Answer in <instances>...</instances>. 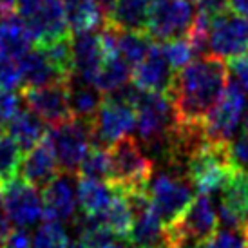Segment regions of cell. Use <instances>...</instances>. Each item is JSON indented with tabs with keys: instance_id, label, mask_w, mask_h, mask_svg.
<instances>
[{
	"instance_id": "1",
	"label": "cell",
	"mask_w": 248,
	"mask_h": 248,
	"mask_svg": "<svg viewBox=\"0 0 248 248\" xmlns=\"http://www.w3.org/2000/svg\"><path fill=\"white\" fill-rule=\"evenodd\" d=\"M228 83V65L221 56L207 53L192 58L174 71L167 98L172 105L174 120L190 124L205 122Z\"/></svg>"
},
{
	"instance_id": "2",
	"label": "cell",
	"mask_w": 248,
	"mask_h": 248,
	"mask_svg": "<svg viewBox=\"0 0 248 248\" xmlns=\"http://www.w3.org/2000/svg\"><path fill=\"white\" fill-rule=\"evenodd\" d=\"M136 109V129L143 141V149L151 154L152 161L159 159L163 163L167 154V140L174 125L172 105L165 93L156 91H140L134 104Z\"/></svg>"
},
{
	"instance_id": "3",
	"label": "cell",
	"mask_w": 248,
	"mask_h": 248,
	"mask_svg": "<svg viewBox=\"0 0 248 248\" xmlns=\"http://www.w3.org/2000/svg\"><path fill=\"white\" fill-rule=\"evenodd\" d=\"M234 170L230 143L212 141L208 138L188 156L185 163V174L190 178L194 188L208 196L221 192Z\"/></svg>"
},
{
	"instance_id": "4",
	"label": "cell",
	"mask_w": 248,
	"mask_h": 248,
	"mask_svg": "<svg viewBox=\"0 0 248 248\" xmlns=\"http://www.w3.org/2000/svg\"><path fill=\"white\" fill-rule=\"evenodd\" d=\"M110 176L107 183L124 192L147 188L154 174V161L147 156L140 141L132 136H124L109 147Z\"/></svg>"
},
{
	"instance_id": "5",
	"label": "cell",
	"mask_w": 248,
	"mask_h": 248,
	"mask_svg": "<svg viewBox=\"0 0 248 248\" xmlns=\"http://www.w3.org/2000/svg\"><path fill=\"white\" fill-rule=\"evenodd\" d=\"M147 188L151 194L152 207L163 225L178 221L194 200V185L190 178L170 169L152 174Z\"/></svg>"
},
{
	"instance_id": "6",
	"label": "cell",
	"mask_w": 248,
	"mask_h": 248,
	"mask_svg": "<svg viewBox=\"0 0 248 248\" xmlns=\"http://www.w3.org/2000/svg\"><path fill=\"white\" fill-rule=\"evenodd\" d=\"M136 127V109L114 94H104V100L89 122L91 145L107 147L131 134Z\"/></svg>"
},
{
	"instance_id": "7",
	"label": "cell",
	"mask_w": 248,
	"mask_h": 248,
	"mask_svg": "<svg viewBox=\"0 0 248 248\" xmlns=\"http://www.w3.org/2000/svg\"><path fill=\"white\" fill-rule=\"evenodd\" d=\"M16 13L24 20L35 44L71 35L62 0H18Z\"/></svg>"
},
{
	"instance_id": "8",
	"label": "cell",
	"mask_w": 248,
	"mask_h": 248,
	"mask_svg": "<svg viewBox=\"0 0 248 248\" xmlns=\"http://www.w3.org/2000/svg\"><path fill=\"white\" fill-rule=\"evenodd\" d=\"M247 94L237 82H228L217 104L205 118V132L212 141L230 143L247 112Z\"/></svg>"
},
{
	"instance_id": "9",
	"label": "cell",
	"mask_w": 248,
	"mask_h": 248,
	"mask_svg": "<svg viewBox=\"0 0 248 248\" xmlns=\"http://www.w3.org/2000/svg\"><path fill=\"white\" fill-rule=\"evenodd\" d=\"M47 138L53 145L60 170L76 176L78 167L91 147L89 124L73 118L65 124L51 127L47 131Z\"/></svg>"
},
{
	"instance_id": "10",
	"label": "cell",
	"mask_w": 248,
	"mask_h": 248,
	"mask_svg": "<svg viewBox=\"0 0 248 248\" xmlns=\"http://www.w3.org/2000/svg\"><path fill=\"white\" fill-rule=\"evenodd\" d=\"M196 16V4L188 0H158L149 16L147 33L154 42H169L186 36Z\"/></svg>"
},
{
	"instance_id": "11",
	"label": "cell",
	"mask_w": 248,
	"mask_h": 248,
	"mask_svg": "<svg viewBox=\"0 0 248 248\" xmlns=\"http://www.w3.org/2000/svg\"><path fill=\"white\" fill-rule=\"evenodd\" d=\"M69 82L49 83L44 87H18V91L22 102L49 127H55L75 118L69 102Z\"/></svg>"
},
{
	"instance_id": "12",
	"label": "cell",
	"mask_w": 248,
	"mask_h": 248,
	"mask_svg": "<svg viewBox=\"0 0 248 248\" xmlns=\"http://www.w3.org/2000/svg\"><path fill=\"white\" fill-rule=\"evenodd\" d=\"M4 210L11 225L18 228H29L44 217V205L36 188L24 181L20 176H15L11 181L0 188Z\"/></svg>"
},
{
	"instance_id": "13",
	"label": "cell",
	"mask_w": 248,
	"mask_h": 248,
	"mask_svg": "<svg viewBox=\"0 0 248 248\" xmlns=\"http://www.w3.org/2000/svg\"><path fill=\"white\" fill-rule=\"evenodd\" d=\"M210 53L221 58H232L248 49V18L235 15L234 11H223L210 22L208 35Z\"/></svg>"
},
{
	"instance_id": "14",
	"label": "cell",
	"mask_w": 248,
	"mask_h": 248,
	"mask_svg": "<svg viewBox=\"0 0 248 248\" xmlns=\"http://www.w3.org/2000/svg\"><path fill=\"white\" fill-rule=\"evenodd\" d=\"M18 172H20V178L24 181H28L29 185L35 186L36 190L46 188L58 174L62 172L47 134L33 149L24 152Z\"/></svg>"
},
{
	"instance_id": "15",
	"label": "cell",
	"mask_w": 248,
	"mask_h": 248,
	"mask_svg": "<svg viewBox=\"0 0 248 248\" xmlns=\"http://www.w3.org/2000/svg\"><path fill=\"white\" fill-rule=\"evenodd\" d=\"M105 46L100 29H89L73 35V76L93 82L104 62Z\"/></svg>"
},
{
	"instance_id": "16",
	"label": "cell",
	"mask_w": 248,
	"mask_h": 248,
	"mask_svg": "<svg viewBox=\"0 0 248 248\" xmlns=\"http://www.w3.org/2000/svg\"><path fill=\"white\" fill-rule=\"evenodd\" d=\"M248 214V172L235 169L227 185L221 188L219 225L239 230L243 217Z\"/></svg>"
},
{
	"instance_id": "17",
	"label": "cell",
	"mask_w": 248,
	"mask_h": 248,
	"mask_svg": "<svg viewBox=\"0 0 248 248\" xmlns=\"http://www.w3.org/2000/svg\"><path fill=\"white\" fill-rule=\"evenodd\" d=\"M44 217L49 221H67L76 214V190L73 174L60 172L46 188H42Z\"/></svg>"
},
{
	"instance_id": "18",
	"label": "cell",
	"mask_w": 248,
	"mask_h": 248,
	"mask_svg": "<svg viewBox=\"0 0 248 248\" xmlns=\"http://www.w3.org/2000/svg\"><path fill=\"white\" fill-rule=\"evenodd\" d=\"M18 69H20V87H44L49 83L69 82L73 78L63 75L49 60L38 44H35L22 58H18Z\"/></svg>"
},
{
	"instance_id": "19",
	"label": "cell",
	"mask_w": 248,
	"mask_h": 248,
	"mask_svg": "<svg viewBox=\"0 0 248 248\" xmlns=\"http://www.w3.org/2000/svg\"><path fill=\"white\" fill-rule=\"evenodd\" d=\"M174 69L169 63L161 46L152 44L149 55L132 69V82L140 89L156 91V93H167L169 85L172 82Z\"/></svg>"
},
{
	"instance_id": "20",
	"label": "cell",
	"mask_w": 248,
	"mask_h": 248,
	"mask_svg": "<svg viewBox=\"0 0 248 248\" xmlns=\"http://www.w3.org/2000/svg\"><path fill=\"white\" fill-rule=\"evenodd\" d=\"M4 127H6L7 134L20 145V149L24 152L33 149L47 134L46 122L36 112H33V110L29 109V107L28 109L18 110Z\"/></svg>"
},
{
	"instance_id": "21",
	"label": "cell",
	"mask_w": 248,
	"mask_h": 248,
	"mask_svg": "<svg viewBox=\"0 0 248 248\" xmlns=\"http://www.w3.org/2000/svg\"><path fill=\"white\" fill-rule=\"evenodd\" d=\"M33 47V38L18 15L0 16V55L18 60Z\"/></svg>"
},
{
	"instance_id": "22",
	"label": "cell",
	"mask_w": 248,
	"mask_h": 248,
	"mask_svg": "<svg viewBox=\"0 0 248 248\" xmlns=\"http://www.w3.org/2000/svg\"><path fill=\"white\" fill-rule=\"evenodd\" d=\"M152 6L154 0H116L112 11L105 16V20L122 29L147 31Z\"/></svg>"
},
{
	"instance_id": "23",
	"label": "cell",
	"mask_w": 248,
	"mask_h": 248,
	"mask_svg": "<svg viewBox=\"0 0 248 248\" xmlns=\"http://www.w3.org/2000/svg\"><path fill=\"white\" fill-rule=\"evenodd\" d=\"M63 15L71 33L100 29L105 22V13L96 0H62Z\"/></svg>"
},
{
	"instance_id": "24",
	"label": "cell",
	"mask_w": 248,
	"mask_h": 248,
	"mask_svg": "<svg viewBox=\"0 0 248 248\" xmlns=\"http://www.w3.org/2000/svg\"><path fill=\"white\" fill-rule=\"evenodd\" d=\"M112 29L114 35V47H116L118 55H122L125 58V62L131 65L132 69L138 65L145 56L151 51L152 40L147 31H131V29H122L116 28L114 24H110L109 20H105Z\"/></svg>"
},
{
	"instance_id": "25",
	"label": "cell",
	"mask_w": 248,
	"mask_h": 248,
	"mask_svg": "<svg viewBox=\"0 0 248 248\" xmlns=\"http://www.w3.org/2000/svg\"><path fill=\"white\" fill-rule=\"evenodd\" d=\"M112 186L107 181L76 178V201L83 214L102 216L112 200Z\"/></svg>"
},
{
	"instance_id": "26",
	"label": "cell",
	"mask_w": 248,
	"mask_h": 248,
	"mask_svg": "<svg viewBox=\"0 0 248 248\" xmlns=\"http://www.w3.org/2000/svg\"><path fill=\"white\" fill-rule=\"evenodd\" d=\"M104 100V93L98 89L93 82H85L73 76L69 82V102L73 114L78 120H83L89 124L94 116L100 104Z\"/></svg>"
},
{
	"instance_id": "27",
	"label": "cell",
	"mask_w": 248,
	"mask_h": 248,
	"mask_svg": "<svg viewBox=\"0 0 248 248\" xmlns=\"http://www.w3.org/2000/svg\"><path fill=\"white\" fill-rule=\"evenodd\" d=\"M131 65L125 62L124 56L118 55V53H107L93 83L104 94H109V93L120 89V87H124L125 83L131 82Z\"/></svg>"
},
{
	"instance_id": "28",
	"label": "cell",
	"mask_w": 248,
	"mask_h": 248,
	"mask_svg": "<svg viewBox=\"0 0 248 248\" xmlns=\"http://www.w3.org/2000/svg\"><path fill=\"white\" fill-rule=\"evenodd\" d=\"M112 190H114L112 200H110L109 207L105 208V212L100 217L114 232L118 239H127L131 234L134 214H132V208L127 198H125V194L120 188H114V186H112Z\"/></svg>"
},
{
	"instance_id": "29",
	"label": "cell",
	"mask_w": 248,
	"mask_h": 248,
	"mask_svg": "<svg viewBox=\"0 0 248 248\" xmlns=\"http://www.w3.org/2000/svg\"><path fill=\"white\" fill-rule=\"evenodd\" d=\"M110 176V156L107 147L91 145L85 152L82 163L78 167L76 178L96 179V181H107Z\"/></svg>"
},
{
	"instance_id": "30",
	"label": "cell",
	"mask_w": 248,
	"mask_h": 248,
	"mask_svg": "<svg viewBox=\"0 0 248 248\" xmlns=\"http://www.w3.org/2000/svg\"><path fill=\"white\" fill-rule=\"evenodd\" d=\"M24 151L7 132L0 134V188L18 174Z\"/></svg>"
},
{
	"instance_id": "31",
	"label": "cell",
	"mask_w": 248,
	"mask_h": 248,
	"mask_svg": "<svg viewBox=\"0 0 248 248\" xmlns=\"http://www.w3.org/2000/svg\"><path fill=\"white\" fill-rule=\"evenodd\" d=\"M47 58L55 63L63 75L73 76V35L60 36L56 40L38 44Z\"/></svg>"
},
{
	"instance_id": "32",
	"label": "cell",
	"mask_w": 248,
	"mask_h": 248,
	"mask_svg": "<svg viewBox=\"0 0 248 248\" xmlns=\"http://www.w3.org/2000/svg\"><path fill=\"white\" fill-rule=\"evenodd\" d=\"M69 235L60 221H46L31 237V248H69Z\"/></svg>"
},
{
	"instance_id": "33",
	"label": "cell",
	"mask_w": 248,
	"mask_h": 248,
	"mask_svg": "<svg viewBox=\"0 0 248 248\" xmlns=\"http://www.w3.org/2000/svg\"><path fill=\"white\" fill-rule=\"evenodd\" d=\"M161 49H163V53H165L167 60L169 63L172 65L174 71L181 69L183 65L192 60L194 56V49L190 46V42L186 36H181V38H176V40H169V42H163V44H159Z\"/></svg>"
},
{
	"instance_id": "34",
	"label": "cell",
	"mask_w": 248,
	"mask_h": 248,
	"mask_svg": "<svg viewBox=\"0 0 248 248\" xmlns=\"http://www.w3.org/2000/svg\"><path fill=\"white\" fill-rule=\"evenodd\" d=\"M247 239L239 230L225 228V230H216L210 237L200 241L194 248H245Z\"/></svg>"
},
{
	"instance_id": "35",
	"label": "cell",
	"mask_w": 248,
	"mask_h": 248,
	"mask_svg": "<svg viewBox=\"0 0 248 248\" xmlns=\"http://www.w3.org/2000/svg\"><path fill=\"white\" fill-rule=\"evenodd\" d=\"M20 87L18 60L0 55V91H11Z\"/></svg>"
},
{
	"instance_id": "36",
	"label": "cell",
	"mask_w": 248,
	"mask_h": 248,
	"mask_svg": "<svg viewBox=\"0 0 248 248\" xmlns=\"http://www.w3.org/2000/svg\"><path fill=\"white\" fill-rule=\"evenodd\" d=\"M20 91H0V122L6 125L22 109Z\"/></svg>"
},
{
	"instance_id": "37",
	"label": "cell",
	"mask_w": 248,
	"mask_h": 248,
	"mask_svg": "<svg viewBox=\"0 0 248 248\" xmlns=\"http://www.w3.org/2000/svg\"><path fill=\"white\" fill-rule=\"evenodd\" d=\"M228 71L232 73L235 82L241 85V89L248 93V53H241L227 60Z\"/></svg>"
},
{
	"instance_id": "38",
	"label": "cell",
	"mask_w": 248,
	"mask_h": 248,
	"mask_svg": "<svg viewBox=\"0 0 248 248\" xmlns=\"http://www.w3.org/2000/svg\"><path fill=\"white\" fill-rule=\"evenodd\" d=\"M230 156L235 169L248 172V132H243L239 138L230 141Z\"/></svg>"
},
{
	"instance_id": "39",
	"label": "cell",
	"mask_w": 248,
	"mask_h": 248,
	"mask_svg": "<svg viewBox=\"0 0 248 248\" xmlns=\"http://www.w3.org/2000/svg\"><path fill=\"white\" fill-rule=\"evenodd\" d=\"M228 9V0H196V11L214 18Z\"/></svg>"
},
{
	"instance_id": "40",
	"label": "cell",
	"mask_w": 248,
	"mask_h": 248,
	"mask_svg": "<svg viewBox=\"0 0 248 248\" xmlns=\"http://www.w3.org/2000/svg\"><path fill=\"white\" fill-rule=\"evenodd\" d=\"M2 248H31V237L24 228H18V230L9 234Z\"/></svg>"
},
{
	"instance_id": "41",
	"label": "cell",
	"mask_w": 248,
	"mask_h": 248,
	"mask_svg": "<svg viewBox=\"0 0 248 248\" xmlns=\"http://www.w3.org/2000/svg\"><path fill=\"white\" fill-rule=\"evenodd\" d=\"M9 234H11V221L7 217L6 210L0 208V248L4 247V243L7 241Z\"/></svg>"
},
{
	"instance_id": "42",
	"label": "cell",
	"mask_w": 248,
	"mask_h": 248,
	"mask_svg": "<svg viewBox=\"0 0 248 248\" xmlns=\"http://www.w3.org/2000/svg\"><path fill=\"white\" fill-rule=\"evenodd\" d=\"M228 9L239 16L248 18V0H228Z\"/></svg>"
},
{
	"instance_id": "43",
	"label": "cell",
	"mask_w": 248,
	"mask_h": 248,
	"mask_svg": "<svg viewBox=\"0 0 248 248\" xmlns=\"http://www.w3.org/2000/svg\"><path fill=\"white\" fill-rule=\"evenodd\" d=\"M16 4L18 0H0V16L16 13Z\"/></svg>"
},
{
	"instance_id": "44",
	"label": "cell",
	"mask_w": 248,
	"mask_h": 248,
	"mask_svg": "<svg viewBox=\"0 0 248 248\" xmlns=\"http://www.w3.org/2000/svg\"><path fill=\"white\" fill-rule=\"evenodd\" d=\"M98 6L102 7V11L105 13V16L112 11V7H114V4H116V0H96Z\"/></svg>"
},
{
	"instance_id": "45",
	"label": "cell",
	"mask_w": 248,
	"mask_h": 248,
	"mask_svg": "<svg viewBox=\"0 0 248 248\" xmlns=\"http://www.w3.org/2000/svg\"><path fill=\"white\" fill-rule=\"evenodd\" d=\"M104 248H134V247H132V245L127 241V239H120V241L109 243V245H107V247H104Z\"/></svg>"
},
{
	"instance_id": "46",
	"label": "cell",
	"mask_w": 248,
	"mask_h": 248,
	"mask_svg": "<svg viewBox=\"0 0 248 248\" xmlns=\"http://www.w3.org/2000/svg\"><path fill=\"white\" fill-rule=\"evenodd\" d=\"M243 132H248V112L247 116L243 118Z\"/></svg>"
},
{
	"instance_id": "47",
	"label": "cell",
	"mask_w": 248,
	"mask_h": 248,
	"mask_svg": "<svg viewBox=\"0 0 248 248\" xmlns=\"http://www.w3.org/2000/svg\"><path fill=\"white\" fill-rule=\"evenodd\" d=\"M2 129H4V124H2V122H0V134H2Z\"/></svg>"
},
{
	"instance_id": "48",
	"label": "cell",
	"mask_w": 248,
	"mask_h": 248,
	"mask_svg": "<svg viewBox=\"0 0 248 248\" xmlns=\"http://www.w3.org/2000/svg\"><path fill=\"white\" fill-rule=\"evenodd\" d=\"M0 203H2V190H0Z\"/></svg>"
},
{
	"instance_id": "49",
	"label": "cell",
	"mask_w": 248,
	"mask_h": 248,
	"mask_svg": "<svg viewBox=\"0 0 248 248\" xmlns=\"http://www.w3.org/2000/svg\"><path fill=\"white\" fill-rule=\"evenodd\" d=\"M188 2H194V4H196V0H188Z\"/></svg>"
},
{
	"instance_id": "50",
	"label": "cell",
	"mask_w": 248,
	"mask_h": 248,
	"mask_svg": "<svg viewBox=\"0 0 248 248\" xmlns=\"http://www.w3.org/2000/svg\"><path fill=\"white\" fill-rule=\"evenodd\" d=\"M183 248H194V247H183Z\"/></svg>"
},
{
	"instance_id": "51",
	"label": "cell",
	"mask_w": 248,
	"mask_h": 248,
	"mask_svg": "<svg viewBox=\"0 0 248 248\" xmlns=\"http://www.w3.org/2000/svg\"><path fill=\"white\" fill-rule=\"evenodd\" d=\"M245 248H248V243H247V245H245Z\"/></svg>"
}]
</instances>
